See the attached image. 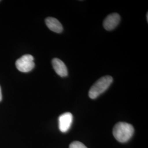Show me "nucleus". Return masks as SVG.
<instances>
[{
	"instance_id": "nucleus-1",
	"label": "nucleus",
	"mask_w": 148,
	"mask_h": 148,
	"mask_svg": "<svg viewBox=\"0 0 148 148\" xmlns=\"http://www.w3.org/2000/svg\"><path fill=\"white\" fill-rule=\"evenodd\" d=\"M112 132L114 137L118 142L126 143L132 137L134 128L130 123L120 122L115 125Z\"/></svg>"
},
{
	"instance_id": "nucleus-2",
	"label": "nucleus",
	"mask_w": 148,
	"mask_h": 148,
	"mask_svg": "<svg viewBox=\"0 0 148 148\" xmlns=\"http://www.w3.org/2000/svg\"><path fill=\"white\" fill-rule=\"evenodd\" d=\"M113 79L110 76H105L95 82L90 88L88 95L91 99H95L104 93L110 86Z\"/></svg>"
},
{
	"instance_id": "nucleus-3",
	"label": "nucleus",
	"mask_w": 148,
	"mask_h": 148,
	"mask_svg": "<svg viewBox=\"0 0 148 148\" xmlns=\"http://www.w3.org/2000/svg\"><path fill=\"white\" fill-rule=\"evenodd\" d=\"M34 57L30 54H25L17 59L16 65L17 69L23 73H28L35 67Z\"/></svg>"
},
{
	"instance_id": "nucleus-4",
	"label": "nucleus",
	"mask_w": 148,
	"mask_h": 148,
	"mask_svg": "<svg viewBox=\"0 0 148 148\" xmlns=\"http://www.w3.org/2000/svg\"><path fill=\"white\" fill-rule=\"evenodd\" d=\"M73 116L71 113L66 112L59 117V128L62 132H68L71 126Z\"/></svg>"
},
{
	"instance_id": "nucleus-5",
	"label": "nucleus",
	"mask_w": 148,
	"mask_h": 148,
	"mask_svg": "<svg viewBox=\"0 0 148 148\" xmlns=\"http://www.w3.org/2000/svg\"><path fill=\"white\" fill-rule=\"evenodd\" d=\"M120 21V16L116 13H114L107 16L103 22L105 29L110 31L118 25Z\"/></svg>"
},
{
	"instance_id": "nucleus-6",
	"label": "nucleus",
	"mask_w": 148,
	"mask_h": 148,
	"mask_svg": "<svg viewBox=\"0 0 148 148\" xmlns=\"http://www.w3.org/2000/svg\"><path fill=\"white\" fill-rule=\"evenodd\" d=\"M53 69L60 77L68 76V69L63 61L58 58H54L52 61Z\"/></svg>"
},
{
	"instance_id": "nucleus-7",
	"label": "nucleus",
	"mask_w": 148,
	"mask_h": 148,
	"mask_svg": "<svg viewBox=\"0 0 148 148\" xmlns=\"http://www.w3.org/2000/svg\"><path fill=\"white\" fill-rule=\"evenodd\" d=\"M45 23L48 27L52 32L60 33L62 32L63 27L62 24L58 20L53 17H48L45 20Z\"/></svg>"
},
{
	"instance_id": "nucleus-8",
	"label": "nucleus",
	"mask_w": 148,
	"mask_h": 148,
	"mask_svg": "<svg viewBox=\"0 0 148 148\" xmlns=\"http://www.w3.org/2000/svg\"><path fill=\"white\" fill-rule=\"evenodd\" d=\"M69 148H87L84 144L78 141L73 142L70 144Z\"/></svg>"
},
{
	"instance_id": "nucleus-9",
	"label": "nucleus",
	"mask_w": 148,
	"mask_h": 148,
	"mask_svg": "<svg viewBox=\"0 0 148 148\" xmlns=\"http://www.w3.org/2000/svg\"><path fill=\"white\" fill-rule=\"evenodd\" d=\"M2 93H1V87H0V101H2Z\"/></svg>"
},
{
	"instance_id": "nucleus-10",
	"label": "nucleus",
	"mask_w": 148,
	"mask_h": 148,
	"mask_svg": "<svg viewBox=\"0 0 148 148\" xmlns=\"http://www.w3.org/2000/svg\"><path fill=\"white\" fill-rule=\"evenodd\" d=\"M147 21H148V13H147Z\"/></svg>"
}]
</instances>
